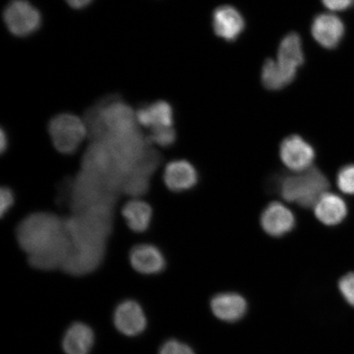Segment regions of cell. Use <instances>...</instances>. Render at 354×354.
<instances>
[{"mask_svg":"<svg viewBox=\"0 0 354 354\" xmlns=\"http://www.w3.org/2000/svg\"><path fill=\"white\" fill-rule=\"evenodd\" d=\"M15 236L21 249L28 255L29 264L42 271L62 269L72 250L65 218L51 212H34L26 216L17 225Z\"/></svg>","mask_w":354,"mask_h":354,"instance_id":"6da1fadb","label":"cell"},{"mask_svg":"<svg viewBox=\"0 0 354 354\" xmlns=\"http://www.w3.org/2000/svg\"><path fill=\"white\" fill-rule=\"evenodd\" d=\"M59 203L66 201L73 214H77L99 205H116L120 194L111 192L100 176L80 170L75 177L66 178L62 183Z\"/></svg>","mask_w":354,"mask_h":354,"instance_id":"7a4b0ae2","label":"cell"},{"mask_svg":"<svg viewBox=\"0 0 354 354\" xmlns=\"http://www.w3.org/2000/svg\"><path fill=\"white\" fill-rule=\"evenodd\" d=\"M326 176L315 167L279 180L278 190L287 202L304 207H313L320 198L328 192Z\"/></svg>","mask_w":354,"mask_h":354,"instance_id":"3957f363","label":"cell"},{"mask_svg":"<svg viewBox=\"0 0 354 354\" xmlns=\"http://www.w3.org/2000/svg\"><path fill=\"white\" fill-rule=\"evenodd\" d=\"M48 135L57 152L72 155L87 136L85 122L72 113H60L50 118L47 125Z\"/></svg>","mask_w":354,"mask_h":354,"instance_id":"277c9868","label":"cell"},{"mask_svg":"<svg viewBox=\"0 0 354 354\" xmlns=\"http://www.w3.org/2000/svg\"><path fill=\"white\" fill-rule=\"evenodd\" d=\"M102 140L107 144L115 165L127 174H129L149 145L140 127L121 133H108Z\"/></svg>","mask_w":354,"mask_h":354,"instance_id":"5b68a950","label":"cell"},{"mask_svg":"<svg viewBox=\"0 0 354 354\" xmlns=\"http://www.w3.org/2000/svg\"><path fill=\"white\" fill-rule=\"evenodd\" d=\"M3 19L10 33L17 37H26L41 28V12L28 0H11L4 8Z\"/></svg>","mask_w":354,"mask_h":354,"instance_id":"8992f818","label":"cell"},{"mask_svg":"<svg viewBox=\"0 0 354 354\" xmlns=\"http://www.w3.org/2000/svg\"><path fill=\"white\" fill-rule=\"evenodd\" d=\"M102 121L108 133H121L139 127L136 111L119 94L105 96L98 100Z\"/></svg>","mask_w":354,"mask_h":354,"instance_id":"52a82bcc","label":"cell"},{"mask_svg":"<svg viewBox=\"0 0 354 354\" xmlns=\"http://www.w3.org/2000/svg\"><path fill=\"white\" fill-rule=\"evenodd\" d=\"M279 153L282 162L295 172L306 171L313 167L316 158L313 146L298 135H292L283 140Z\"/></svg>","mask_w":354,"mask_h":354,"instance_id":"ba28073f","label":"cell"},{"mask_svg":"<svg viewBox=\"0 0 354 354\" xmlns=\"http://www.w3.org/2000/svg\"><path fill=\"white\" fill-rule=\"evenodd\" d=\"M263 231L273 237H282L295 227L294 212L282 203L273 202L265 207L260 216Z\"/></svg>","mask_w":354,"mask_h":354,"instance_id":"9c48e42d","label":"cell"},{"mask_svg":"<svg viewBox=\"0 0 354 354\" xmlns=\"http://www.w3.org/2000/svg\"><path fill=\"white\" fill-rule=\"evenodd\" d=\"M113 322L117 330L127 336L143 333L147 325L142 308L134 300H125L118 304L113 313Z\"/></svg>","mask_w":354,"mask_h":354,"instance_id":"30bf717a","label":"cell"},{"mask_svg":"<svg viewBox=\"0 0 354 354\" xmlns=\"http://www.w3.org/2000/svg\"><path fill=\"white\" fill-rule=\"evenodd\" d=\"M131 267L144 275H155L165 269L166 259L162 252L152 243H138L129 253Z\"/></svg>","mask_w":354,"mask_h":354,"instance_id":"8fae6325","label":"cell"},{"mask_svg":"<svg viewBox=\"0 0 354 354\" xmlns=\"http://www.w3.org/2000/svg\"><path fill=\"white\" fill-rule=\"evenodd\" d=\"M163 181L167 189L172 192H187L198 184V171L192 162L185 159H176L166 165Z\"/></svg>","mask_w":354,"mask_h":354,"instance_id":"7c38bea8","label":"cell"},{"mask_svg":"<svg viewBox=\"0 0 354 354\" xmlns=\"http://www.w3.org/2000/svg\"><path fill=\"white\" fill-rule=\"evenodd\" d=\"M81 170L86 174L104 177L115 165L112 153L104 140L91 141L84 153Z\"/></svg>","mask_w":354,"mask_h":354,"instance_id":"4fadbf2b","label":"cell"},{"mask_svg":"<svg viewBox=\"0 0 354 354\" xmlns=\"http://www.w3.org/2000/svg\"><path fill=\"white\" fill-rule=\"evenodd\" d=\"M344 33V26L342 20L334 15H322L316 17L312 26L314 39L326 48H333L338 46Z\"/></svg>","mask_w":354,"mask_h":354,"instance_id":"5bb4252c","label":"cell"},{"mask_svg":"<svg viewBox=\"0 0 354 354\" xmlns=\"http://www.w3.org/2000/svg\"><path fill=\"white\" fill-rule=\"evenodd\" d=\"M313 207L317 218L328 227L342 223L348 215L346 202L333 193L323 194Z\"/></svg>","mask_w":354,"mask_h":354,"instance_id":"9a60e30c","label":"cell"},{"mask_svg":"<svg viewBox=\"0 0 354 354\" xmlns=\"http://www.w3.org/2000/svg\"><path fill=\"white\" fill-rule=\"evenodd\" d=\"M212 26L218 37L232 41L243 32L245 21L241 13L231 6L220 7L214 13Z\"/></svg>","mask_w":354,"mask_h":354,"instance_id":"2e32d148","label":"cell"},{"mask_svg":"<svg viewBox=\"0 0 354 354\" xmlns=\"http://www.w3.org/2000/svg\"><path fill=\"white\" fill-rule=\"evenodd\" d=\"M139 125L149 128L155 126L174 127V109L165 100H158L152 104L140 106L136 110Z\"/></svg>","mask_w":354,"mask_h":354,"instance_id":"e0dca14e","label":"cell"},{"mask_svg":"<svg viewBox=\"0 0 354 354\" xmlns=\"http://www.w3.org/2000/svg\"><path fill=\"white\" fill-rule=\"evenodd\" d=\"M95 343V334L90 326L75 322L64 334L62 346L66 354H90Z\"/></svg>","mask_w":354,"mask_h":354,"instance_id":"ac0fdd59","label":"cell"},{"mask_svg":"<svg viewBox=\"0 0 354 354\" xmlns=\"http://www.w3.org/2000/svg\"><path fill=\"white\" fill-rule=\"evenodd\" d=\"M214 315L221 321L232 322L240 320L247 310L246 300L234 293L216 295L211 301Z\"/></svg>","mask_w":354,"mask_h":354,"instance_id":"d6986e66","label":"cell"},{"mask_svg":"<svg viewBox=\"0 0 354 354\" xmlns=\"http://www.w3.org/2000/svg\"><path fill=\"white\" fill-rule=\"evenodd\" d=\"M122 215L132 232L143 233L150 227L153 209L149 203L134 198L123 205Z\"/></svg>","mask_w":354,"mask_h":354,"instance_id":"ffe728a7","label":"cell"},{"mask_svg":"<svg viewBox=\"0 0 354 354\" xmlns=\"http://www.w3.org/2000/svg\"><path fill=\"white\" fill-rule=\"evenodd\" d=\"M304 59L300 37L296 33L288 35L279 47L277 63L288 73L296 76V72L303 64Z\"/></svg>","mask_w":354,"mask_h":354,"instance_id":"44dd1931","label":"cell"},{"mask_svg":"<svg viewBox=\"0 0 354 354\" xmlns=\"http://www.w3.org/2000/svg\"><path fill=\"white\" fill-rule=\"evenodd\" d=\"M295 77V75L288 73L277 61L268 59L263 65L262 81L268 90H281L289 85Z\"/></svg>","mask_w":354,"mask_h":354,"instance_id":"7402d4cb","label":"cell"},{"mask_svg":"<svg viewBox=\"0 0 354 354\" xmlns=\"http://www.w3.org/2000/svg\"><path fill=\"white\" fill-rule=\"evenodd\" d=\"M151 177L131 170L124 181L122 193L135 198L145 196L149 192Z\"/></svg>","mask_w":354,"mask_h":354,"instance_id":"603a6c76","label":"cell"},{"mask_svg":"<svg viewBox=\"0 0 354 354\" xmlns=\"http://www.w3.org/2000/svg\"><path fill=\"white\" fill-rule=\"evenodd\" d=\"M176 138L177 134L174 127H152L149 128V131L146 136L148 144L155 143L162 148L171 147L175 144Z\"/></svg>","mask_w":354,"mask_h":354,"instance_id":"cb8c5ba5","label":"cell"},{"mask_svg":"<svg viewBox=\"0 0 354 354\" xmlns=\"http://www.w3.org/2000/svg\"><path fill=\"white\" fill-rule=\"evenodd\" d=\"M336 183L340 192L354 196V165L344 166L339 171Z\"/></svg>","mask_w":354,"mask_h":354,"instance_id":"d4e9b609","label":"cell"},{"mask_svg":"<svg viewBox=\"0 0 354 354\" xmlns=\"http://www.w3.org/2000/svg\"><path fill=\"white\" fill-rule=\"evenodd\" d=\"M339 289L345 300L354 307V272L348 273L340 279Z\"/></svg>","mask_w":354,"mask_h":354,"instance_id":"484cf974","label":"cell"},{"mask_svg":"<svg viewBox=\"0 0 354 354\" xmlns=\"http://www.w3.org/2000/svg\"><path fill=\"white\" fill-rule=\"evenodd\" d=\"M159 354H194L192 348L176 339L167 340L162 345Z\"/></svg>","mask_w":354,"mask_h":354,"instance_id":"4316f807","label":"cell"},{"mask_svg":"<svg viewBox=\"0 0 354 354\" xmlns=\"http://www.w3.org/2000/svg\"><path fill=\"white\" fill-rule=\"evenodd\" d=\"M0 198H1V207H0V212H1V218H4L8 212L10 211L11 207L15 203V194L12 189L8 185H3L0 189Z\"/></svg>","mask_w":354,"mask_h":354,"instance_id":"83f0119b","label":"cell"},{"mask_svg":"<svg viewBox=\"0 0 354 354\" xmlns=\"http://www.w3.org/2000/svg\"><path fill=\"white\" fill-rule=\"evenodd\" d=\"M354 0H322L328 10L334 12L343 11L351 7Z\"/></svg>","mask_w":354,"mask_h":354,"instance_id":"f1b7e54d","label":"cell"},{"mask_svg":"<svg viewBox=\"0 0 354 354\" xmlns=\"http://www.w3.org/2000/svg\"><path fill=\"white\" fill-rule=\"evenodd\" d=\"M65 1L73 8H76V10H82V8H85L90 6L93 2V0H65Z\"/></svg>","mask_w":354,"mask_h":354,"instance_id":"f546056e","label":"cell"},{"mask_svg":"<svg viewBox=\"0 0 354 354\" xmlns=\"http://www.w3.org/2000/svg\"><path fill=\"white\" fill-rule=\"evenodd\" d=\"M1 153L7 151L8 147V136L6 130L3 127L1 128Z\"/></svg>","mask_w":354,"mask_h":354,"instance_id":"4dcf8cb0","label":"cell"}]
</instances>
